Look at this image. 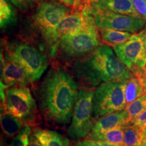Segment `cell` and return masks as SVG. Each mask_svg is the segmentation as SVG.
Here are the masks:
<instances>
[{"label": "cell", "mask_w": 146, "mask_h": 146, "mask_svg": "<svg viewBox=\"0 0 146 146\" xmlns=\"http://www.w3.org/2000/svg\"><path fill=\"white\" fill-rule=\"evenodd\" d=\"M79 83L62 67L54 66L40 84L39 110L47 123L63 127L71 122Z\"/></svg>", "instance_id": "obj_1"}, {"label": "cell", "mask_w": 146, "mask_h": 146, "mask_svg": "<svg viewBox=\"0 0 146 146\" xmlns=\"http://www.w3.org/2000/svg\"><path fill=\"white\" fill-rule=\"evenodd\" d=\"M71 72L83 86L98 87L103 83L127 82L133 76L110 46L100 45L94 51L74 62Z\"/></svg>", "instance_id": "obj_2"}, {"label": "cell", "mask_w": 146, "mask_h": 146, "mask_svg": "<svg viewBox=\"0 0 146 146\" xmlns=\"http://www.w3.org/2000/svg\"><path fill=\"white\" fill-rule=\"evenodd\" d=\"M72 10L58 1H43L33 15V23L49 46L50 56L55 57L58 52L56 29L61 21Z\"/></svg>", "instance_id": "obj_3"}, {"label": "cell", "mask_w": 146, "mask_h": 146, "mask_svg": "<svg viewBox=\"0 0 146 146\" xmlns=\"http://www.w3.org/2000/svg\"><path fill=\"white\" fill-rule=\"evenodd\" d=\"M100 39L99 29L94 19L77 33L63 36L58 50L66 59L76 61L96 50L100 45Z\"/></svg>", "instance_id": "obj_4"}, {"label": "cell", "mask_w": 146, "mask_h": 146, "mask_svg": "<svg viewBox=\"0 0 146 146\" xmlns=\"http://www.w3.org/2000/svg\"><path fill=\"white\" fill-rule=\"evenodd\" d=\"M127 82L103 83L94 91L93 119L94 122L112 113L126 108L125 88Z\"/></svg>", "instance_id": "obj_5"}, {"label": "cell", "mask_w": 146, "mask_h": 146, "mask_svg": "<svg viewBox=\"0 0 146 146\" xmlns=\"http://www.w3.org/2000/svg\"><path fill=\"white\" fill-rule=\"evenodd\" d=\"M6 61L14 62L21 67L31 83L39 80L48 67V60L44 54L27 43H18L7 49Z\"/></svg>", "instance_id": "obj_6"}, {"label": "cell", "mask_w": 146, "mask_h": 146, "mask_svg": "<svg viewBox=\"0 0 146 146\" xmlns=\"http://www.w3.org/2000/svg\"><path fill=\"white\" fill-rule=\"evenodd\" d=\"M94 91V88L85 86L79 89L71 123L67 131L70 139L76 141L86 137L94 125L93 119Z\"/></svg>", "instance_id": "obj_7"}, {"label": "cell", "mask_w": 146, "mask_h": 146, "mask_svg": "<svg viewBox=\"0 0 146 146\" xmlns=\"http://www.w3.org/2000/svg\"><path fill=\"white\" fill-rule=\"evenodd\" d=\"M2 110L7 111L21 119L26 126H33L37 120L36 101L27 86H13L6 91L5 103Z\"/></svg>", "instance_id": "obj_8"}, {"label": "cell", "mask_w": 146, "mask_h": 146, "mask_svg": "<svg viewBox=\"0 0 146 146\" xmlns=\"http://www.w3.org/2000/svg\"><path fill=\"white\" fill-rule=\"evenodd\" d=\"M145 29L139 33L133 34L126 43L113 47L118 58L134 73L146 66Z\"/></svg>", "instance_id": "obj_9"}, {"label": "cell", "mask_w": 146, "mask_h": 146, "mask_svg": "<svg viewBox=\"0 0 146 146\" xmlns=\"http://www.w3.org/2000/svg\"><path fill=\"white\" fill-rule=\"evenodd\" d=\"M91 9L98 29H110L135 34L143 31L146 26L145 21L141 18L96 10L91 7Z\"/></svg>", "instance_id": "obj_10"}, {"label": "cell", "mask_w": 146, "mask_h": 146, "mask_svg": "<svg viewBox=\"0 0 146 146\" xmlns=\"http://www.w3.org/2000/svg\"><path fill=\"white\" fill-rule=\"evenodd\" d=\"M128 114L125 109L102 117L95 122L92 129L89 131L85 139L95 141L98 137L115 128L128 123Z\"/></svg>", "instance_id": "obj_11"}, {"label": "cell", "mask_w": 146, "mask_h": 146, "mask_svg": "<svg viewBox=\"0 0 146 146\" xmlns=\"http://www.w3.org/2000/svg\"><path fill=\"white\" fill-rule=\"evenodd\" d=\"M92 8L141 18L131 0H89ZM142 19V18H141Z\"/></svg>", "instance_id": "obj_12"}, {"label": "cell", "mask_w": 146, "mask_h": 146, "mask_svg": "<svg viewBox=\"0 0 146 146\" xmlns=\"http://www.w3.org/2000/svg\"><path fill=\"white\" fill-rule=\"evenodd\" d=\"M1 81L8 87L27 86L31 83L25 71L20 66L5 60V64L1 67Z\"/></svg>", "instance_id": "obj_13"}, {"label": "cell", "mask_w": 146, "mask_h": 146, "mask_svg": "<svg viewBox=\"0 0 146 146\" xmlns=\"http://www.w3.org/2000/svg\"><path fill=\"white\" fill-rule=\"evenodd\" d=\"M32 133L43 146H69L70 141L60 133L48 129L35 128Z\"/></svg>", "instance_id": "obj_14"}, {"label": "cell", "mask_w": 146, "mask_h": 146, "mask_svg": "<svg viewBox=\"0 0 146 146\" xmlns=\"http://www.w3.org/2000/svg\"><path fill=\"white\" fill-rule=\"evenodd\" d=\"M1 127L4 134L9 137H15L23 128L26 127L21 119L7 111L1 110Z\"/></svg>", "instance_id": "obj_15"}, {"label": "cell", "mask_w": 146, "mask_h": 146, "mask_svg": "<svg viewBox=\"0 0 146 146\" xmlns=\"http://www.w3.org/2000/svg\"><path fill=\"white\" fill-rule=\"evenodd\" d=\"M99 32L102 41L112 47L115 45L126 43L133 35L130 33L110 29H99Z\"/></svg>", "instance_id": "obj_16"}, {"label": "cell", "mask_w": 146, "mask_h": 146, "mask_svg": "<svg viewBox=\"0 0 146 146\" xmlns=\"http://www.w3.org/2000/svg\"><path fill=\"white\" fill-rule=\"evenodd\" d=\"M17 13L10 0H0V26L1 29L14 25L17 21Z\"/></svg>", "instance_id": "obj_17"}, {"label": "cell", "mask_w": 146, "mask_h": 146, "mask_svg": "<svg viewBox=\"0 0 146 146\" xmlns=\"http://www.w3.org/2000/svg\"><path fill=\"white\" fill-rule=\"evenodd\" d=\"M144 91L141 83L137 78L133 74V76L127 81L125 88V100L127 106L130 104L135 100L143 96ZM127 107V106H126Z\"/></svg>", "instance_id": "obj_18"}, {"label": "cell", "mask_w": 146, "mask_h": 146, "mask_svg": "<svg viewBox=\"0 0 146 146\" xmlns=\"http://www.w3.org/2000/svg\"><path fill=\"white\" fill-rule=\"evenodd\" d=\"M126 125L127 123L112 129V130L107 131L106 133L98 137L95 140V141L105 142V143L124 145V133H125Z\"/></svg>", "instance_id": "obj_19"}, {"label": "cell", "mask_w": 146, "mask_h": 146, "mask_svg": "<svg viewBox=\"0 0 146 146\" xmlns=\"http://www.w3.org/2000/svg\"><path fill=\"white\" fill-rule=\"evenodd\" d=\"M143 131L139 130L130 123H127L124 133V145L139 146L141 140Z\"/></svg>", "instance_id": "obj_20"}, {"label": "cell", "mask_w": 146, "mask_h": 146, "mask_svg": "<svg viewBox=\"0 0 146 146\" xmlns=\"http://www.w3.org/2000/svg\"><path fill=\"white\" fill-rule=\"evenodd\" d=\"M146 109V94L135 100L130 104L127 106L125 110L128 114V123L137 116L140 113Z\"/></svg>", "instance_id": "obj_21"}, {"label": "cell", "mask_w": 146, "mask_h": 146, "mask_svg": "<svg viewBox=\"0 0 146 146\" xmlns=\"http://www.w3.org/2000/svg\"><path fill=\"white\" fill-rule=\"evenodd\" d=\"M31 133V128L29 126H26L23 128L17 135L14 137L9 146H28L29 137Z\"/></svg>", "instance_id": "obj_22"}, {"label": "cell", "mask_w": 146, "mask_h": 146, "mask_svg": "<svg viewBox=\"0 0 146 146\" xmlns=\"http://www.w3.org/2000/svg\"><path fill=\"white\" fill-rule=\"evenodd\" d=\"M10 1L15 8L22 12H26L36 5L39 6L43 2L42 0H10Z\"/></svg>", "instance_id": "obj_23"}, {"label": "cell", "mask_w": 146, "mask_h": 146, "mask_svg": "<svg viewBox=\"0 0 146 146\" xmlns=\"http://www.w3.org/2000/svg\"><path fill=\"white\" fill-rule=\"evenodd\" d=\"M73 11L82 10L89 4V0H56Z\"/></svg>", "instance_id": "obj_24"}, {"label": "cell", "mask_w": 146, "mask_h": 146, "mask_svg": "<svg viewBox=\"0 0 146 146\" xmlns=\"http://www.w3.org/2000/svg\"><path fill=\"white\" fill-rule=\"evenodd\" d=\"M129 123L141 131L146 129V109Z\"/></svg>", "instance_id": "obj_25"}, {"label": "cell", "mask_w": 146, "mask_h": 146, "mask_svg": "<svg viewBox=\"0 0 146 146\" xmlns=\"http://www.w3.org/2000/svg\"><path fill=\"white\" fill-rule=\"evenodd\" d=\"M131 1L141 18L146 22V3L145 0H131Z\"/></svg>", "instance_id": "obj_26"}, {"label": "cell", "mask_w": 146, "mask_h": 146, "mask_svg": "<svg viewBox=\"0 0 146 146\" xmlns=\"http://www.w3.org/2000/svg\"><path fill=\"white\" fill-rule=\"evenodd\" d=\"M135 76L138 78L143 87L144 94H146V66L143 68L139 69L133 73Z\"/></svg>", "instance_id": "obj_27"}, {"label": "cell", "mask_w": 146, "mask_h": 146, "mask_svg": "<svg viewBox=\"0 0 146 146\" xmlns=\"http://www.w3.org/2000/svg\"><path fill=\"white\" fill-rule=\"evenodd\" d=\"M75 146H100V145L98 141L85 139L83 141H78L76 143Z\"/></svg>", "instance_id": "obj_28"}, {"label": "cell", "mask_w": 146, "mask_h": 146, "mask_svg": "<svg viewBox=\"0 0 146 146\" xmlns=\"http://www.w3.org/2000/svg\"><path fill=\"white\" fill-rule=\"evenodd\" d=\"M28 146H43V145L40 143L37 138L33 133H31L29 137V143Z\"/></svg>", "instance_id": "obj_29"}, {"label": "cell", "mask_w": 146, "mask_h": 146, "mask_svg": "<svg viewBox=\"0 0 146 146\" xmlns=\"http://www.w3.org/2000/svg\"><path fill=\"white\" fill-rule=\"evenodd\" d=\"M139 146H146V129H144L142 132L141 140Z\"/></svg>", "instance_id": "obj_30"}, {"label": "cell", "mask_w": 146, "mask_h": 146, "mask_svg": "<svg viewBox=\"0 0 146 146\" xmlns=\"http://www.w3.org/2000/svg\"><path fill=\"white\" fill-rule=\"evenodd\" d=\"M98 143H100V146H125V145H117V144L105 143V142H98Z\"/></svg>", "instance_id": "obj_31"}, {"label": "cell", "mask_w": 146, "mask_h": 146, "mask_svg": "<svg viewBox=\"0 0 146 146\" xmlns=\"http://www.w3.org/2000/svg\"><path fill=\"white\" fill-rule=\"evenodd\" d=\"M145 47H146V29H145Z\"/></svg>", "instance_id": "obj_32"}, {"label": "cell", "mask_w": 146, "mask_h": 146, "mask_svg": "<svg viewBox=\"0 0 146 146\" xmlns=\"http://www.w3.org/2000/svg\"><path fill=\"white\" fill-rule=\"evenodd\" d=\"M145 3H146V0H145Z\"/></svg>", "instance_id": "obj_33"}]
</instances>
